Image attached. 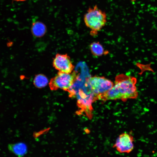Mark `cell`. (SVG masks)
I'll use <instances>...</instances> for the list:
<instances>
[{
  "mask_svg": "<svg viewBox=\"0 0 157 157\" xmlns=\"http://www.w3.org/2000/svg\"><path fill=\"white\" fill-rule=\"evenodd\" d=\"M134 141L132 135L129 133H124L118 137L113 147L120 153H129L134 149Z\"/></svg>",
  "mask_w": 157,
  "mask_h": 157,
  "instance_id": "5b68a950",
  "label": "cell"
},
{
  "mask_svg": "<svg viewBox=\"0 0 157 157\" xmlns=\"http://www.w3.org/2000/svg\"><path fill=\"white\" fill-rule=\"evenodd\" d=\"M8 148L11 152L18 157L24 156L27 152L26 145L22 142L9 144Z\"/></svg>",
  "mask_w": 157,
  "mask_h": 157,
  "instance_id": "52a82bcc",
  "label": "cell"
},
{
  "mask_svg": "<svg viewBox=\"0 0 157 157\" xmlns=\"http://www.w3.org/2000/svg\"><path fill=\"white\" fill-rule=\"evenodd\" d=\"M83 20L85 26L90 29V34L94 36L106 25L107 15L105 11L95 5L88 8L84 15Z\"/></svg>",
  "mask_w": 157,
  "mask_h": 157,
  "instance_id": "7a4b0ae2",
  "label": "cell"
},
{
  "mask_svg": "<svg viewBox=\"0 0 157 157\" xmlns=\"http://www.w3.org/2000/svg\"><path fill=\"white\" fill-rule=\"evenodd\" d=\"M88 82L95 100L97 96L107 92L114 85L111 80L103 76H94L90 77Z\"/></svg>",
  "mask_w": 157,
  "mask_h": 157,
  "instance_id": "277c9868",
  "label": "cell"
},
{
  "mask_svg": "<svg viewBox=\"0 0 157 157\" xmlns=\"http://www.w3.org/2000/svg\"><path fill=\"white\" fill-rule=\"evenodd\" d=\"M47 31L46 26L42 22L36 21L33 23L31 27V31L33 35L40 38L42 37Z\"/></svg>",
  "mask_w": 157,
  "mask_h": 157,
  "instance_id": "ba28073f",
  "label": "cell"
},
{
  "mask_svg": "<svg viewBox=\"0 0 157 157\" xmlns=\"http://www.w3.org/2000/svg\"><path fill=\"white\" fill-rule=\"evenodd\" d=\"M78 75L74 71L69 73L59 72L50 80L49 85L52 90L58 89L68 91L77 80Z\"/></svg>",
  "mask_w": 157,
  "mask_h": 157,
  "instance_id": "3957f363",
  "label": "cell"
},
{
  "mask_svg": "<svg viewBox=\"0 0 157 157\" xmlns=\"http://www.w3.org/2000/svg\"><path fill=\"white\" fill-rule=\"evenodd\" d=\"M48 80L47 77L42 74L37 75L33 81L34 85L37 88H42L45 87L48 84Z\"/></svg>",
  "mask_w": 157,
  "mask_h": 157,
  "instance_id": "30bf717a",
  "label": "cell"
},
{
  "mask_svg": "<svg viewBox=\"0 0 157 157\" xmlns=\"http://www.w3.org/2000/svg\"><path fill=\"white\" fill-rule=\"evenodd\" d=\"M135 77L121 74L116 76L115 83L106 92L97 96V99L104 101L121 99L126 101L137 99L138 96Z\"/></svg>",
  "mask_w": 157,
  "mask_h": 157,
  "instance_id": "6da1fadb",
  "label": "cell"
},
{
  "mask_svg": "<svg viewBox=\"0 0 157 157\" xmlns=\"http://www.w3.org/2000/svg\"><path fill=\"white\" fill-rule=\"evenodd\" d=\"M14 0L18 1H24L26 0Z\"/></svg>",
  "mask_w": 157,
  "mask_h": 157,
  "instance_id": "8fae6325",
  "label": "cell"
},
{
  "mask_svg": "<svg viewBox=\"0 0 157 157\" xmlns=\"http://www.w3.org/2000/svg\"><path fill=\"white\" fill-rule=\"evenodd\" d=\"M53 65L59 72L67 73L72 72L74 67L67 54H56L53 60Z\"/></svg>",
  "mask_w": 157,
  "mask_h": 157,
  "instance_id": "8992f818",
  "label": "cell"
},
{
  "mask_svg": "<svg viewBox=\"0 0 157 157\" xmlns=\"http://www.w3.org/2000/svg\"><path fill=\"white\" fill-rule=\"evenodd\" d=\"M90 49L92 54L95 56H101L108 52L104 50L102 45L99 42L91 43L90 45Z\"/></svg>",
  "mask_w": 157,
  "mask_h": 157,
  "instance_id": "9c48e42d",
  "label": "cell"
}]
</instances>
